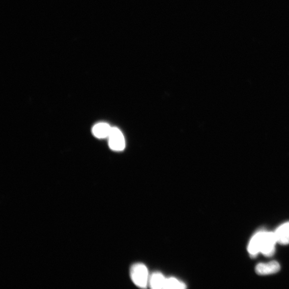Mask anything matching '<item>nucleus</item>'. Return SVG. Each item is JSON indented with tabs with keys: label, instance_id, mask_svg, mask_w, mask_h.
Listing matches in <instances>:
<instances>
[{
	"label": "nucleus",
	"instance_id": "1",
	"mask_svg": "<svg viewBox=\"0 0 289 289\" xmlns=\"http://www.w3.org/2000/svg\"><path fill=\"white\" fill-rule=\"evenodd\" d=\"M276 243L274 233L258 232L251 239L248 252L252 258L256 257L259 252L264 256L271 257L274 255Z\"/></svg>",
	"mask_w": 289,
	"mask_h": 289
},
{
	"label": "nucleus",
	"instance_id": "2",
	"mask_svg": "<svg viewBox=\"0 0 289 289\" xmlns=\"http://www.w3.org/2000/svg\"><path fill=\"white\" fill-rule=\"evenodd\" d=\"M131 276L134 285L138 287L145 288L149 284V271L143 263L133 264L131 269Z\"/></svg>",
	"mask_w": 289,
	"mask_h": 289
},
{
	"label": "nucleus",
	"instance_id": "3",
	"mask_svg": "<svg viewBox=\"0 0 289 289\" xmlns=\"http://www.w3.org/2000/svg\"><path fill=\"white\" fill-rule=\"evenodd\" d=\"M108 137L109 145L111 150L121 151L125 148V137L119 129L111 128Z\"/></svg>",
	"mask_w": 289,
	"mask_h": 289
},
{
	"label": "nucleus",
	"instance_id": "4",
	"mask_svg": "<svg viewBox=\"0 0 289 289\" xmlns=\"http://www.w3.org/2000/svg\"><path fill=\"white\" fill-rule=\"evenodd\" d=\"M281 267L279 263L273 261L267 263H259L256 268V272L259 275H268L278 273Z\"/></svg>",
	"mask_w": 289,
	"mask_h": 289
},
{
	"label": "nucleus",
	"instance_id": "5",
	"mask_svg": "<svg viewBox=\"0 0 289 289\" xmlns=\"http://www.w3.org/2000/svg\"><path fill=\"white\" fill-rule=\"evenodd\" d=\"M277 243L281 245L289 244V222L280 226L274 233Z\"/></svg>",
	"mask_w": 289,
	"mask_h": 289
},
{
	"label": "nucleus",
	"instance_id": "6",
	"mask_svg": "<svg viewBox=\"0 0 289 289\" xmlns=\"http://www.w3.org/2000/svg\"><path fill=\"white\" fill-rule=\"evenodd\" d=\"M111 127L107 123H100L94 126L92 129V132L94 136L99 139L105 138L109 137Z\"/></svg>",
	"mask_w": 289,
	"mask_h": 289
},
{
	"label": "nucleus",
	"instance_id": "7",
	"mask_svg": "<svg viewBox=\"0 0 289 289\" xmlns=\"http://www.w3.org/2000/svg\"><path fill=\"white\" fill-rule=\"evenodd\" d=\"M166 278L160 272L153 273L149 278V284L152 289H163Z\"/></svg>",
	"mask_w": 289,
	"mask_h": 289
},
{
	"label": "nucleus",
	"instance_id": "8",
	"mask_svg": "<svg viewBox=\"0 0 289 289\" xmlns=\"http://www.w3.org/2000/svg\"><path fill=\"white\" fill-rule=\"evenodd\" d=\"M186 285L175 278H170L166 279L163 289H185Z\"/></svg>",
	"mask_w": 289,
	"mask_h": 289
}]
</instances>
